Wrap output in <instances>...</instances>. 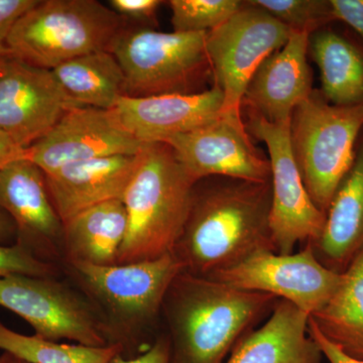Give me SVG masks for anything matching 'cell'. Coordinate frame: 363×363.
<instances>
[{"instance_id": "1", "label": "cell", "mask_w": 363, "mask_h": 363, "mask_svg": "<svg viewBox=\"0 0 363 363\" xmlns=\"http://www.w3.org/2000/svg\"><path fill=\"white\" fill-rule=\"evenodd\" d=\"M272 181L211 177L197 182L173 255L185 271L212 278L253 253L276 252L269 227Z\"/></svg>"}, {"instance_id": "2", "label": "cell", "mask_w": 363, "mask_h": 363, "mask_svg": "<svg viewBox=\"0 0 363 363\" xmlns=\"http://www.w3.org/2000/svg\"><path fill=\"white\" fill-rule=\"evenodd\" d=\"M279 300L180 272L162 308L171 346L169 363H225L238 341L271 315Z\"/></svg>"}, {"instance_id": "3", "label": "cell", "mask_w": 363, "mask_h": 363, "mask_svg": "<svg viewBox=\"0 0 363 363\" xmlns=\"http://www.w3.org/2000/svg\"><path fill=\"white\" fill-rule=\"evenodd\" d=\"M62 274L94 308L108 345L123 350L121 357L135 358L155 339L162 308L172 281L185 267L173 253L135 264L93 266L63 262Z\"/></svg>"}, {"instance_id": "4", "label": "cell", "mask_w": 363, "mask_h": 363, "mask_svg": "<svg viewBox=\"0 0 363 363\" xmlns=\"http://www.w3.org/2000/svg\"><path fill=\"white\" fill-rule=\"evenodd\" d=\"M198 181L167 143H145L123 197L128 231L118 264L149 262L173 253L187 221Z\"/></svg>"}, {"instance_id": "5", "label": "cell", "mask_w": 363, "mask_h": 363, "mask_svg": "<svg viewBox=\"0 0 363 363\" xmlns=\"http://www.w3.org/2000/svg\"><path fill=\"white\" fill-rule=\"evenodd\" d=\"M123 21L97 0H39L14 23L11 58L52 70L72 59L108 51Z\"/></svg>"}, {"instance_id": "6", "label": "cell", "mask_w": 363, "mask_h": 363, "mask_svg": "<svg viewBox=\"0 0 363 363\" xmlns=\"http://www.w3.org/2000/svg\"><path fill=\"white\" fill-rule=\"evenodd\" d=\"M363 106H337L314 89L294 111L291 145L306 190L326 214L354 161Z\"/></svg>"}, {"instance_id": "7", "label": "cell", "mask_w": 363, "mask_h": 363, "mask_svg": "<svg viewBox=\"0 0 363 363\" xmlns=\"http://www.w3.org/2000/svg\"><path fill=\"white\" fill-rule=\"evenodd\" d=\"M207 33H161L145 26H123L111 52L125 78V96L199 93L211 74Z\"/></svg>"}, {"instance_id": "8", "label": "cell", "mask_w": 363, "mask_h": 363, "mask_svg": "<svg viewBox=\"0 0 363 363\" xmlns=\"http://www.w3.org/2000/svg\"><path fill=\"white\" fill-rule=\"evenodd\" d=\"M292 30L252 1L243 2L226 23L208 32L206 50L214 84L223 93L221 114L242 118V100L260 64L279 51Z\"/></svg>"}, {"instance_id": "9", "label": "cell", "mask_w": 363, "mask_h": 363, "mask_svg": "<svg viewBox=\"0 0 363 363\" xmlns=\"http://www.w3.org/2000/svg\"><path fill=\"white\" fill-rule=\"evenodd\" d=\"M0 306L23 318L38 337L92 347L108 345L89 301L59 277L13 274L0 279Z\"/></svg>"}, {"instance_id": "10", "label": "cell", "mask_w": 363, "mask_h": 363, "mask_svg": "<svg viewBox=\"0 0 363 363\" xmlns=\"http://www.w3.org/2000/svg\"><path fill=\"white\" fill-rule=\"evenodd\" d=\"M247 112L245 128L266 143L272 171L269 213L272 240L279 255H291L298 242H313L321 236L326 214L306 190L291 145V121L272 123Z\"/></svg>"}, {"instance_id": "11", "label": "cell", "mask_w": 363, "mask_h": 363, "mask_svg": "<svg viewBox=\"0 0 363 363\" xmlns=\"http://www.w3.org/2000/svg\"><path fill=\"white\" fill-rule=\"evenodd\" d=\"M210 279L240 290L269 294L311 316L338 290L343 274L324 267L307 245L302 252L291 255L269 250L253 253Z\"/></svg>"}, {"instance_id": "12", "label": "cell", "mask_w": 363, "mask_h": 363, "mask_svg": "<svg viewBox=\"0 0 363 363\" xmlns=\"http://www.w3.org/2000/svg\"><path fill=\"white\" fill-rule=\"evenodd\" d=\"M182 166L196 181L211 177L272 180L271 162L255 145L242 118L220 117L189 133L167 138Z\"/></svg>"}, {"instance_id": "13", "label": "cell", "mask_w": 363, "mask_h": 363, "mask_svg": "<svg viewBox=\"0 0 363 363\" xmlns=\"http://www.w3.org/2000/svg\"><path fill=\"white\" fill-rule=\"evenodd\" d=\"M76 106L52 70L7 57L0 72V131L21 149L44 138Z\"/></svg>"}, {"instance_id": "14", "label": "cell", "mask_w": 363, "mask_h": 363, "mask_svg": "<svg viewBox=\"0 0 363 363\" xmlns=\"http://www.w3.org/2000/svg\"><path fill=\"white\" fill-rule=\"evenodd\" d=\"M0 208L16 224V243L38 259L61 266L64 223L48 192L44 172L26 157L0 169Z\"/></svg>"}, {"instance_id": "15", "label": "cell", "mask_w": 363, "mask_h": 363, "mask_svg": "<svg viewBox=\"0 0 363 363\" xmlns=\"http://www.w3.org/2000/svg\"><path fill=\"white\" fill-rule=\"evenodd\" d=\"M145 145L121 130L109 111L76 106L26 150V157L45 174L72 162L135 156Z\"/></svg>"}, {"instance_id": "16", "label": "cell", "mask_w": 363, "mask_h": 363, "mask_svg": "<svg viewBox=\"0 0 363 363\" xmlns=\"http://www.w3.org/2000/svg\"><path fill=\"white\" fill-rule=\"evenodd\" d=\"M224 96L220 88L191 94L123 96L111 109L117 125L140 143H164L221 116Z\"/></svg>"}, {"instance_id": "17", "label": "cell", "mask_w": 363, "mask_h": 363, "mask_svg": "<svg viewBox=\"0 0 363 363\" xmlns=\"http://www.w3.org/2000/svg\"><path fill=\"white\" fill-rule=\"evenodd\" d=\"M309 35L292 30L286 44L260 64L248 83L242 106L269 123L291 121L294 111L314 90L307 58Z\"/></svg>"}, {"instance_id": "18", "label": "cell", "mask_w": 363, "mask_h": 363, "mask_svg": "<svg viewBox=\"0 0 363 363\" xmlns=\"http://www.w3.org/2000/svg\"><path fill=\"white\" fill-rule=\"evenodd\" d=\"M138 164L135 156L72 162L45 173L48 192L63 223L91 207L123 200Z\"/></svg>"}, {"instance_id": "19", "label": "cell", "mask_w": 363, "mask_h": 363, "mask_svg": "<svg viewBox=\"0 0 363 363\" xmlns=\"http://www.w3.org/2000/svg\"><path fill=\"white\" fill-rule=\"evenodd\" d=\"M307 245L324 267L339 274L363 250V130L352 166L327 210L321 236Z\"/></svg>"}, {"instance_id": "20", "label": "cell", "mask_w": 363, "mask_h": 363, "mask_svg": "<svg viewBox=\"0 0 363 363\" xmlns=\"http://www.w3.org/2000/svg\"><path fill=\"white\" fill-rule=\"evenodd\" d=\"M309 315L279 300L267 323L238 341L225 363H322L324 355L309 333Z\"/></svg>"}, {"instance_id": "21", "label": "cell", "mask_w": 363, "mask_h": 363, "mask_svg": "<svg viewBox=\"0 0 363 363\" xmlns=\"http://www.w3.org/2000/svg\"><path fill=\"white\" fill-rule=\"evenodd\" d=\"M126 231L128 215L123 200L84 210L64 223L63 262L102 267L118 264Z\"/></svg>"}, {"instance_id": "22", "label": "cell", "mask_w": 363, "mask_h": 363, "mask_svg": "<svg viewBox=\"0 0 363 363\" xmlns=\"http://www.w3.org/2000/svg\"><path fill=\"white\" fill-rule=\"evenodd\" d=\"M309 52L321 76L327 101L337 106H363V45L327 28L309 35Z\"/></svg>"}, {"instance_id": "23", "label": "cell", "mask_w": 363, "mask_h": 363, "mask_svg": "<svg viewBox=\"0 0 363 363\" xmlns=\"http://www.w3.org/2000/svg\"><path fill=\"white\" fill-rule=\"evenodd\" d=\"M309 319L344 354L363 362V250L343 272L338 290Z\"/></svg>"}, {"instance_id": "24", "label": "cell", "mask_w": 363, "mask_h": 363, "mask_svg": "<svg viewBox=\"0 0 363 363\" xmlns=\"http://www.w3.org/2000/svg\"><path fill=\"white\" fill-rule=\"evenodd\" d=\"M52 72L79 106L111 111L125 96L123 71L111 52H94L72 59Z\"/></svg>"}, {"instance_id": "25", "label": "cell", "mask_w": 363, "mask_h": 363, "mask_svg": "<svg viewBox=\"0 0 363 363\" xmlns=\"http://www.w3.org/2000/svg\"><path fill=\"white\" fill-rule=\"evenodd\" d=\"M0 350L28 363H111L117 355L123 354V350L116 345L92 347L25 335L11 330L1 321Z\"/></svg>"}, {"instance_id": "26", "label": "cell", "mask_w": 363, "mask_h": 363, "mask_svg": "<svg viewBox=\"0 0 363 363\" xmlns=\"http://www.w3.org/2000/svg\"><path fill=\"white\" fill-rule=\"evenodd\" d=\"M176 33H208L226 23L242 6L240 0H171Z\"/></svg>"}, {"instance_id": "27", "label": "cell", "mask_w": 363, "mask_h": 363, "mask_svg": "<svg viewBox=\"0 0 363 363\" xmlns=\"http://www.w3.org/2000/svg\"><path fill=\"white\" fill-rule=\"evenodd\" d=\"M294 32L311 35L335 21L330 0H252Z\"/></svg>"}, {"instance_id": "28", "label": "cell", "mask_w": 363, "mask_h": 363, "mask_svg": "<svg viewBox=\"0 0 363 363\" xmlns=\"http://www.w3.org/2000/svg\"><path fill=\"white\" fill-rule=\"evenodd\" d=\"M13 274L30 277H59L61 267L43 262L18 243L0 245V279Z\"/></svg>"}, {"instance_id": "29", "label": "cell", "mask_w": 363, "mask_h": 363, "mask_svg": "<svg viewBox=\"0 0 363 363\" xmlns=\"http://www.w3.org/2000/svg\"><path fill=\"white\" fill-rule=\"evenodd\" d=\"M108 6L121 18L147 25L156 21L157 9L162 1L160 0H111Z\"/></svg>"}, {"instance_id": "30", "label": "cell", "mask_w": 363, "mask_h": 363, "mask_svg": "<svg viewBox=\"0 0 363 363\" xmlns=\"http://www.w3.org/2000/svg\"><path fill=\"white\" fill-rule=\"evenodd\" d=\"M39 0H0V57H9L6 40L14 23Z\"/></svg>"}, {"instance_id": "31", "label": "cell", "mask_w": 363, "mask_h": 363, "mask_svg": "<svg viewBox=\"0 0 363 363\" xmlns=\"http://www.w3.org/2000/svg\"><path fill=\"white\" fill-rule=\"evenodd\" d=\"M335 21H343L362 38L363 43V0H330Z\"/></svg>"}, {"instance_id": "32", "label": "cell", "mask_w": 363, "mask_h": 363, "mask_svg": "<svg viewBox=\"0 0 363 363\" xmlns=\"http://www.w3.org/2000/svg\"><path fill=\"white\" fill-rule=\"evenodd\" d=\"M171 346L166 333L159 334L149 350L135 358H124L117 355L111 363H169Z\"/></svg>"}, {"instance_id": "33", "label": "cell", "mask_w": 363, "mask_h": 363, "mask_svg": "<svg viewBox=\"0 0 363 363\" xmlns=\"http://www.w3.org/2000/svg\"><path fill=\"white\" fill-rule=\"evenodd\" d=\"M309 333L312 338L316 341L319 345L320 350L323 353L324 358H326L329 363H363L362 360L354 359L344 354L342 351L336 347L333 343L327 340L326 338L320 333L314 324L309 319Z\"/></svg>"}, {"instance_id": "34", "label": "cell", "mask_w": 363, "mask_h": 363, "mask_svg": "<svg viewBox=\"0 0 363 363\" xmlns=\"http://www.w3.org/2000/svg\"><path fill=\"white\" fill-rule=\"evenodd\" d=\"M23 157H26V150L21 149L9 135L0 131V169Z\"/></svg>"}, {"instance_id": "35", "label": "cell", "mask_w": 363, "mask_h": 363, "mask_svg": "<svg viewBox=\"0 0 363 363\" xmlns=\"http://www.w3.org/2000/svg\"><path fill=\"white\" fill-rule=\"evenodd\" d=\"M16 242V224L9 214L0 208V245H13Z\"/></svg>"}, {"instance_id": "36", "label": "cell", "mask_w": 363, "mask_h": 363, "mask_svg": "<svg viewBox=\"0 0 363 363\" xmlns=\"http://www.w3.org/2000/svg\"><path fill=\"white\" fill-rule=\"evenodd\" d=\"M0 363H28L21 358L11 354L9 352H2L0 354Z\"/></svg>"}, {"instance_id": "37", "label": "cell", "mask_w": 363, "mask_h": 363, "mask_svg": "<svg viewBox=\"0 0 363 363\" xmlns=\"http://www.w3.org/2000/svg\"><path fill=\"white\" fill-rule=\"evenodd\" d=\"M7 57H0V72L4 69V64H6Z\"/></svg>"}]
</instances>
